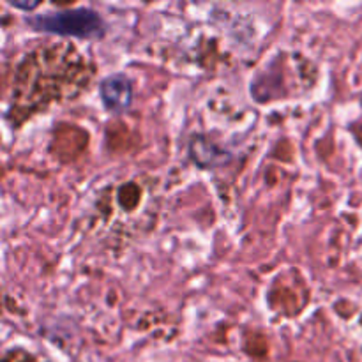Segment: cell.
I'll return each instance as SVG.
<instances>
[{"instance_id":"3","label":"cell","mask_w":362,"mask_h":362,"mask_svg":"<svg viewBox=\"0 0 362 362\" xmlns=\"http://www.w3.org/2000/svg\"><path fill=\"white\" fill-rule=\"evenodd\" d=\"M9 6L16 7V9L25 11V13H32V11L37 9V7H39V2H27V4H21V2H14V0H11Z\"/></svg>"},{"instance_id":"2","label":"cell","mask_w":362,"mask_h":362,"mask_svg":"<svg viewBox=\"0 0 362 362\" xmlns=\"http://www.w3.org/2000/svg\"><path fill=\"white\" fill-rule=\"evenodd\" d=\"M99 94H101L103 105L108 112L122 113L129 108L131 101H133V85L126 74H110V76L103 78L99 83Z\"/></svg>"},{"instance_id":"1","label":"cell","mask_w":362,"mask_h":362,"mask_svg":"<svg viewBox=\"0 0 362 362\" xmlns=\"http://www.w3.org/2000/svg\"><path fill=\"white\" fill-rule=\"evenodd\" d=\"M25 21L28 27L37 32H48V34L66 35V37L99 39L106 32L101 14L88 7L49 11V13L27 16Z\"/></svg>"}]
</instances>
